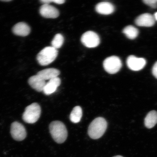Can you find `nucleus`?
<instances>
[{
	"instance_id": "1",
	"label": "nucleus",
	"mask_w": 157,
	"mask_h": 157,
	"mask_svg": "<svg viewBox=\"0 0 157 157\" xmlns=\"http://www.w3.org/2000/svg\"><path fill=\"white\" fill-rule=\"evenodd\" d=\"M49 129L52 138L58 144L64 143L67 138V129L65 125L61 121H52L49 125Z\"/></svg>"
},
{
	"instance_id": "2",
	"label": "nucleus",
	"mask_w": 157,
	"mask_h": 157,
	"mask_svg": "<svg viewBox=\"0 0 157 157\" xmlns=\"http://www.w3.org/2000/svg\"><path fill=\"white\" fill-rule=\"evenodd\" d=\"M107 127V123L105 119L97 117L92 121L88 127V135L93 139L101 138L105 132Z\"/></svg>"
},
{
	"instance_id": "3",
	"label": "nucleus",
	"mask_w": 157,
	"mask_h": 157,
	"mask_svg": "<svg viewBox=\"0 0 157 157\" xmlns=\"http://www.w3.org/2000/svg\"><path fill=\"white\" fill-rule=\"evenodd\" d=\"M58 55L57 50L52 46L47 47L39 53L37 60L41 66H48L54 61Z\"/></svg>"
},
{
	"instance_id": "4",
	"label": "nucleus",
	"mask_w": 157,
	"mask_h": 157,
	"mask_svg": "<svg viewBox=\"0 0 157 157\" xmlns=\"http://www.w3.org/2000/svg\"><path fill=\"white\" fill-rule=\"evenodd\" d=\"M41 113L40 106L37 103H33L25 108L23 114L22 119L25 123H34L38 120Z\"/></svg>"
},
{
	"instance_id": "5",
	"label": "nucleus",
	"mask_w": 157,
	"mask_h": 157,
	"mask_svg": "<svg viewBox=\"0 0 157 157\" xmlns=\"http://www.w3.org/2000/svg\"><path fill=\"white\" fill-rule=\"evenodd\" d=\"M122 62L117 56H110L104 60L103 66L104 69L108 73L113 74L117 73L122 67Z\"/></svg>"
},
{
	"instance_id": "6",
	"label": "nucleus",
	"mask_w": 157,
	"mask_h": 157,
	"mask_svg": "<svg viewBox=\"0 0 157 157\" xmlns=\"http://www.w3.org/2000/svg\"><path fill=\"white\" fill-rule=\"evenodd\" d=\"M82 44L87 48H95L100 44L99 37L95 33L88 31L82 35L81 39Z\"/></svg>"
},
{
	"instance_id": "7",
	"label": "nucleus",
	"mask_w": 157,
	"mask_h": 157,
	"mask_svg": "<svg viewBox=\"0 0 157 157\" xmlns=\"http://www.w3.org/2000/svg\"><path fill=\"white\" fill-rule=\"evenodd\" d=\"M10 132L13 138L17 141L24 140L27 135L25 127L21 123L17 121L12 123Z\"/></svg>"
},
{
	"instance_id": "8",
	"label": "nucleus",
	"mask_w": 157,
	"mask_h": 157,
	"mask_svg": "<svg viewBox=\"0 0 157 157\" xmlns=\"http://www.w3.org/2000/svg\"><path fill=\"white\" fill-rule=\"evenodd\" d=\"M126 62L128 67L134 71L142 70L146 64V60L144 58H137L133 56H129Z\"/></svg>"
},
{
	"instance_id": "9",
	"label": "nucleus",
	"mask_w": 157,
	"mask_h": 157,
	"mask_svg": "<svg viewBox=\"0 0 157 157\" xmlns=\"http://www.w3.org/2000/svg\"><path fill=\"white\" fill-rule=\"evenodd\" d=\"M40 14L46 18H56L59 15V13L56 7L50 4H44L40 8Z\"/></svg>"
},
{
	"instance_id": "10",
	"label": "nucleus",
	"mask_w": 157,
	"mask_h": 157,
	"mask_svg": "<svg viewBox=\"0 0 157 157\" xmlns=\"http://www.w3.org/2000/svg\"><path fill=\"white\" fill-rule=\"evenodd\" d=\"M155 21L154 16L150 13H145L137 17L135 22L139 26L150 27L154 25Z\"/></svg>"
},
{
	"instance_id": "11",
	"label": "nucleus",
	"mask_w": 157,
	"mask_h": 157,
	"mask_svg": "<svg viewBox=\"0 0 157 157\" xmlns=\"http://www.w3.org/2000/svg\"><path fill=\"white\" fill-rule=\"evenodd\" d=\"M28 83L33 89L38 92L43 91L46 83L44 80L37 75L29 78Z\"/></svg>"
},
{
	"instance_id": "12",
	"label": "nucleus",
	"mask_w": 157,
	"mask_h": 157,
	"mask_svg": "<svg viewBox=\"0 0 157 157\" xmlns=\"http://www.w3.org/2000/svg\"><path fill=\"white\" fill-rule=\"evenodd\" d=\"M60 84L61 80L59 77L52 78L46 83L43 91L46 95H50L56 91Z\"/></svg>"
},
{
	"instance_id": "13",
	"label": "nucleus",
	"mask_w": 157,
	"mask_h": 157,
	"mask_svg": "<svg viewBox=\"0 0 157 157\" xmlns=\"http://www.w3.org/2000/svg\"><path fill=\"white\" fill-rule=\"evenodd\" d=\"M95 10L100 14L108 15L114 11L115 7L112 4L109 2H101L96 5Z\"/></svg>"
},
{
	"instance_id": "14",
	"label": "nucleus",
	"mask_w": 157,
	"mask_h": 157,
	"mask_svg": "<svg viewBox=\"0 0 157 157\" xmlns=\"http://www.w3.org/2000/svg\"><path fill=\"white\" fill-rule=\"evenodd\" d=\"M12 31L13 34L17 36H25L30 33L31 29L26 23L19 22L13 26Z\"/></svg>"
},
{
	"instance_id": "15",
	"label": "nucleus",
	"mask_w": 157,
	"mask_h": 157,
	"mask_svg": "<svg viewBox=\"0 0 157 157\" xmlns=\"http://www.w3.org/2000/svg\"><path fill=\"white\" fill-rule=\"evenodd\" d=\"M60 74V71L57 69L49 68L41 71L38 72L37 75L46 81L57 77Z\"/></svg>"
},
{
	"instance_id": "16",
	"label": "nucleus",
	"mask_w": 157,
	"mask_h": 157,
	"mask_svg": "<svg viewBox=\"0 0 157 157\" xmlns=\"http://www.w3.org/2000/svg\"><path fill=\"white\" fill-rule=\"evenodd\" d=\"M157 123V112L152 111L147 115L144 120V124L148 128H151Z\"/></svg>"
},
{
	"instance_id": "17",
	"label": "nucleus",
	"mask_w": 157,
	"mask_h": 157,
	"mask_svg": "<svg viewBox=\"0 0 157 157\" xmlns=\"http://www.w3.org/2000/svg\"><path fill=\"white\" fill-rule=\"evenodd\" d=\"M82 116V110L81 107L77 106L75 107L70 115V119L71 122L77 123L80 122Z\"/></svg>"
},
{
	"instance_id": "18",
	"label": "nucleus",
	"mask_w": 157,
	"mask_h": 157,
	"mask_svg": "<svg viewBox=\"0 0 157 157\" xmlns=\"http://www.w3.org/2000/svg\"><path fill=\"white\" fill-rule=\"evenodd\" d=\"M123 32L128 38L130 39L136 38L139 34L138 29L131 25L125 27L123 29Z\"/></svg>"
},
{
	"instance_id": "19",
	"label": "nucleus",
	"mask_w": 157,
	"mask_h": 157,
	"mask_svg": "<svg viewBox=\"0 0 157 157\" xmlns=\"http://www.w3.org/2000/svg\"><path fill=\"white\" fill-rule=\"evenodd\" d=\"M64 41V37L62 34H58L55 35L52 41V47L57 50L63 44Z\"/></svg>"
},
{
	"instance_id": "20",
	"label": "nucleus",
	"mask_w": 157,
	"mask_h": 157,
	"mask_svg": "<svg viewBox=\"0 0 157 157\" xmlns=\"http://www.w3.org/2000/svg\"><path fill=\"white\" fill-rule=\"evenodd\" d=\"M143 2L152 8L156 9L157 8V0H144Z\"/></svg>"
},
{
	"instance_id": "21",
	"label": "nucleus",
	"mask_w": 157,
	"mask_h": 157,
	"mask_svg": "<svg viewBox=\"0 0 157 157\" xmlns=\"http://www.w3.org/2000/svg\"><path fill=\"white\" fill-rule=\"evenodd\" d=\"M152 73L155 77L157 78V62L153 66L152 69Z\"/></svg>"
},
{
	"instance_id": "22",
	"label": "nucleus",
	"mask_w": 157,
	"mask_h": 157,
	"mask_svg": "<svg viewBox=\"0 0 157 157\" xmlns=\"http://www.w3.org/2000/svg\"><path fill=\"white\" fill-rule=\"evenodd\" d=\"M155 20L157 21V12L155 13L154 16Z\"/></svg>"
},
{
	"instance_id": "23",
	"label": "nucleus",
	"mask_w": 157,
	"mask_h": 157,
	"mask_svg": "<svg viewBox=\"0 0 157 157\" xmlns=\"http://www.w3.org/2000/svg\"><path fill=\"white\" fill-rule=\"evenodd\" d=\"M1 1L2 2H9L10 1H11V0H3V1Z\"/></svg>"
},
{
	"instance_id": "24",
	"label": "nucleus",
	"mask_w": 157,
	"mask_h": 157,
	"mask_svg": "<svg viewBox=\"0 0 157 157\" xmlns=\"http://www.w3.org/2000/svg\"><path fill=\"white\" fill-rule=\"evenodd\" d=\"M113 157H123L122 156H121V155H117V156H113Z\"/></svg>"
}]
</instances>
